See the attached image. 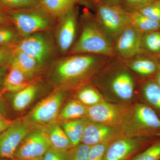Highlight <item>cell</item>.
<instances>
[{
  "label": "cell",
  "mask_w": 160,
  "mask_h": 160,
  "mask_svg": "<svg viewBox=\"0 0 160 160\" xmlns=\"http://www.w3.org/2000/svg\"><path fill=\"white\" fill-rule=\"evenodd\" d=\"M111 58L90 53L59 56L45 71L48 82L55 89L76 91L91 82Z\"/></svg>",
  "instance_id": "1"
},
{
  "label": "cell",
  "mask_w": 160,
  "mask_h": 160,
  "mask_svg": "<svg viewBox=\"0 0 160 160\" xmlns=\"http://www.w3.org/2000/svg\"><path fill=\"white\" fill-rule=\"evenodd\" d=\"M91 82L106 101L120 104H131L140 83L122 60L116 57L110 59Z\"/></svg>",
  "instance_id": "2"
},
{
  "label": "cell",
  "mask_w": 160,
  "mask_h": 160,
  "mask_svg": "<svg viewBox=\"0 0 160 160\" xmlns=\"http://www.w3.org/2000/svg\"><path fill=\"white\" fill-rule=\"evenodd\" d=\"M90 53L114 57L112 42L103 30L95 14L84 11L79 18L77 37L67 55Z\"/></svg>",
  "instance_id": "3"
},
{
  "label": "cell",
  "mask_w": 160,
  "mask_h": 160,
  "mask_svg": "<svg viewBox=\"0 0 160 160\" xmlns=\"http://www.w3.org/2000/svg\"><path fill=\"white\" fill-rule=\"evenodd\" d=\"M125 136L158 137L160 133V118L145 103L130 104L121 127Z\"/></svg>",
  "instance_id": "4"
},
{
  "label": "cell",
  "mask_w": 160,
  "mask_h": 160,
  "mask_svg": "<svg viewBox=\"0 0 160 160\" xmlns=\"http://www.w3.org/2000/svg\"><path fill=\"white\" fill-rule=\"evenodd\" d=\"M2 12L7 16L22 38L39 32L53 30L57 22L58 19L48 14L41 5Z\"/></svg>",
  "instance_id": "5"
},
{
  "label": "cell",
  "mask_w": 160,
  "mask_h": 160,
  "mask_svg": "<svg viewBox=\"0 0 160 160\" xmlns=\"http://www.w3.org/2000/svg\"><path fill=\"white\" fill-rule=\"evenodd\" d=\"M15 48L34 58L43 72L59 56L53 30L39 32L23 38Z\"/></svg>",
  "instance_id": "6"
},
{
  "label": "cell",
  "mask_w": 160,
  "mask_h": 160,
  "mask_svg": "<svg viewBox=\"0 0 160 160\" xmlns=\"http://www.w3.org/2000/svg\"><path fill=\"white\" fill-rule=\"evenodd\" d=\"M97 19L110 40H113L121 30L129 24V12L117 2L99 0L95 6Z\"/></svg>",
  "instance_id": "7"
},
{
  "label": "cell",
  "mask_w": 160,
  "mask_h": 160,
  "mask_svg": "<svg viewBox=\"0 0 160 160\" xmlns=\"http://www.w3.org/2000/svg\"><path fill=\"white\" fill-rule=\"evenodd\" d=\"M67 92L62 89H55L38 103L24 120L32 126H46L56 122L60 107Z\"/></svg>",
  "instance_id": "8"
},
{
  "label": "cell",
  "mask_w": 160,
  "mask_h": 160,
  "mask_svg": "<svg viewBox=\"0 0 160 160\" xmlns=\"http://www.w3.org/2000/svg\"><path fill=\"white\" fill-rule=\"evenodd\" d=\"M79 18L78 9L76 6L58 18L53 34L59 56L68 54L74 44L77 37Z\"/></svg>",
  "instance_id": "9"
},
{
  "label": "cell",
  "mask_w": 160,
  "mask_h": 160,
  "mask_svg": "<svg viewBox=\"0 0 160 160\" xmlns=\"http://www.w3.org/2000/svg\"><path fill=\"white\" fill-rule=\"evenodd\" d=\"M159 138L124 136L109 144L103 160H127L133 154L142 151L151 146Z\"/></svg>",
  "instance_id": "10"
},
{
  "label": "cell",
  "mask_w": 160,
  "mask_h": 160,
  "mask_svg": "<svg viewBox=\"0 0 160 160\" xmlns=\"http://www.w3.org/2000/svg\"><path fill=\"white\" fill-rule=\"evenodd\" d=\"M51 147L45 126H32L17 149L14 160L42 157Z\"/></svg>",
  "instance_id": "11"
},
{
  "label": "cell",
  "mask_w": 160,
  "mask_h": 160,
  "mask_svg": "<svg viewBox=\"0 0 160 160\" xmlns=\"http://www.w3.org/2000/svg\"><path fill=\"white\" fill-rule=\"evenodd\" d=\"M129 105L104 101L88 107L87 118L91 122L120 128Z\"/></svg>",
  "instance_id": "12"
},
{
  "label": "cell",
  "mask_w": 160,
  "mask_h": 160,
  "mask_svg": "<svg viewBox=\"0 0 160 160\" xmlns=\"http://www.w3.org/2000/svg\"><path fill=\"white\" fill-rule=\"evenodd\" d=\"M142 34L130 24L126 26L118 33L112 42L114 57L124 61L142 54Z\"/></svg>",
  "instance_id": "13"
},
{
  "label": "cell",
  "mask_w": 160,
  "mask_h": 160,
  "mask_svg": "<svg viewBox=\"0 0 160 160\" xmlns=\"http://www.w3.org/2000/svg\"><path fill=\"white\" fill-rule=\"evenodd\" d=\"M32 128L25 120H17L0 134V159L14 160L17 149Z\"/></svg>",
  "instance_id": "14"
},
{
  "label": "cell",
  "mask_w": 160,
  "mask_h": 160,
  "mask_svg": "<svg viewBox=\"0 0 160 160\" xmlns=\"http://www.w3.org/2000/svg\"><path fill=\"white\" fill-rule=\"evenodd\" d=\"M124 136L120 127L94 122L89 120L84 128L81 143L90 147L102 143H111Z\"/></svg>",
  "instance_id": "15"
},
{
  "label": "cell",
  "mask_w": 160,
  "mask_h": 160,
  "mask_svg": "<svg viewBox=\"0 0 160 160\" xmlns=\"http://www.w3.org/2000/svg\"><path fill=\"white\" fill-rule=\"evenodd\" d=\"M123 61L139 81L153 78L160 70L155 60L144 54Z\"/></svg>",
  "instance_id": "16"
},
{
  "label": "cell",
  "mask_w": 160,
  "mask_h": 160,
  "mask_svg": "<svg viewBox=\"0 0 160 160\" xmlns=\"http://www.w3.org/2000/svg\"><path fill=\"white\" fill-rule=\"evenodd\" d=\"M12 64L19 68L30 82L39 78L40 74L43 72L36 60L16 48L13 51Z\"/></svg>",
  "instance_id": "17"
},
{
  "label": "cell",
  "mask_w": 160,
  "mask_h": 160,
  "mask_svg": "<svg viewBox=\"0 0 160 160\" xmlns=\"http://www.w3.org/2000/svg\"><path fill=\"white\" fill-rule=\"evenodd\" d=\"M39 78L34 80L21 91L9 93L11 105L15 111H22L31 104L41 89Z\"/></svg>",
  "instance_id": "18"
},
{
  "label": "cell",
  "mask_w": 160,
  "mask_h": 160,
  "mask_svg": "<svg viewBox=\"0 0 160 160\" xmlns=\"http://www.w3.org/2000/svg\"><path fill=\"white\" fill-rule=\"evenodd\" d=\"M138 93L143 102L151 107L160 118V87L154 78L140 81Z\"/></svg>",
  "instance_id": "19"
},
{
  "label": "cell",
  "mask_w": 160,
  "mask_h": 160,
  "mask_svg": "<svg viewBox=\"0 0 160 160\" xmlns=\"http://www.w3.org/2000/svg\"><path fill=\"white\" fill-rule=\"evenodd\" d=\"M31 82L28 81L19 68L12 64L3 81L2 92L5 93H15L26 88Z\"/></svg>",
  "instance_id": "20"
},
{
  "label": "cell",
  "mask_w": 160,
  "mask_h": 160,
  "mask_svg": "<svg viewBox=\"0 0 160 160\" xmlns=\"http://www.w3.org/2000/svg\"><path fill=\"white\" fill-rule=\"evenodd\" d=\"M51 147L61 150H69L72 144L60 123L55 122L45 126Z\"/></svg>",
  "instance_id": "21"
},
{
  "label": "cell",
  "mask_w": 160,
  "mask_h": 160,
  "mask_svg": "<svg viewBox=\"0 0 160 160\" xmlns=\"http://www.w3.org/2000/svg\"><path fill=\"white\" fill-rule=\"evenodd\" d=\"M88 107L78 100L69 101L59 112L57 119L61 122L87 118Z\"/></svg>",
  "instance_id": "22"
},
{
  "label": "cell",
  "mask_w": 160,
  "mask_h": 160,
  "mask_svg": "<svg viewBox=\"0 0 160 160\" xmlns=\"http://www.w3.org/2000/svg\"><path fill=\"white\" fill-rule=\"evenodd\" d=\"M76 91L77 99L87 107L106 101L99 90L92 82L82 86Z\"/></svg>",
  "instance_id": "23"
},
{
  "label": "cell",
  "mask_w": 160,
  "mask_h": 160,
  "mask_svg": "<svg viewBox=\"0 0 160 160\" xmlns=\"http://www.w3.org/2000/svg\"><path fill=\"white\" fill-rule=\"evenodd\" d=\"M89 121L86 118L60 123L73 147L81 143L84 128Z\"/></svg>",
  "instance_id": "24"
},
{
  "label": "cell",
  "mask_w": 160,
  "mask_h": 160,
  "mask_svg": "<svg viewBox=\"0 0 160 160\" xmlns=\"http://www.w3.org/2000/svg\"><path fill=\"white\" fill-rule=\"evenodd\" d=\"M77 4L78 0H42L40 5L48 14L58 19Z\"/></svg>",
  "instance_id": "25"
},
{
  "label": "cell",
  "mask_w": 160,
  "mask_h": 160,
  "mask_svg": "<svg viewBox=\"0 0 160 160\" xmlns=\"http://www.w3.org/2000/svg\"><path fill=\"white\" fill-rule=\"evenodd\" d=\"M141 49L142 54L155 60L160 54V30L143 33Z\"/></svg>",
  "instance_id": "26"
},
{
  "label": "cell",
  "mask_w": 160,
  "mask_h": 160,
  "mask_svg": "<svg viewBox=\"0 0 160 160\" xmlns=\"http://www.w3.org/2000/svg\"><path fill=\"white\" fill-rule=\"evenodd\" d=\"M129 24L142 34L160 30V22L146 17L138 11L129 12Z\"/></svg>",
  "instance_id": "27"
},
{
  "label": "cell",
  "mask_w": 160,
  "mask_h": 160,
  "mask_svg": "<svg viewBox=\"0 0 160 160\" xmlns=\"http://www.w3.org/2000/svg\"><path fill=\"white\" fill-rule=\"evenodd\" d=\"M22 38L12 24L0 25V46L15 48Z\"/></svg>",
  "instance_id": "28"
},
{
  "label": "cell",
  "mask_w": 160,
  "mask_h": 160,
  "mask_svg": "<svg viewBox=\"0 0 160 160\" xmlns=\"http://www.w3.org/2000/svg\"><path fill=\"white\" fill-rule=\"evenodd\" d=\"M42 0H0V12L14 11L39 6Z\"/></svg>",
  "instance_id": "29"
},
{
  "label": "cell",
  "mask_w": 160,
  "mask_h": 160,
  "mask_svg": "<svg viewBox=\"0 0 160 160\" xmlns=\"http://www.w3.org/2000/svg\"><path fill=\"white\" fill-rule=\"evenodd\" d=\"M131 160H160V137Z\"/></svg>",
  "instance_id": "30"
},
{
  "label": "cell",
  "mask_w": 160,
  "mask_h": 160,
  "mask_svg": "<svg viewBox=\"0 0 160 160\" xmlns=\"http://www.w3.org/2000/svg\"><path fill=\"white\" fill-rule=\"evenodd\" d=\"M136 11L139 12L150 19L160 22L159 1L146 5Z\"/></svg>",
  "instance_id": "31"
},
{
  "label": "cell",
  "mask_w": 160,
  "mask_h": 160,
  "mask_svg": "<svg viewBox=\"0 0 160 160\" xmlns=\"http://www.w3.org/2000/svg\"><path fill=\"white\" fill-rule=\"evenodd\" d=\"M71 149L61 150L51 147L43 155V160H69Z\"/></svg>",
  "instance_id": "32"
},
{
  "label": "cell",
  "mask_w": 160,
  "mask_h": 160,
  "mask_svg": "<svg viewBox=\"0 0 160 160\" xmlns=\"http://www.w3.org/2000/svg\"><path fill=\"white\" fill-rule=\"evenodd\" d=\"M159 0H119V3L126 11H136Z\"/></svg>",
  "instance_id": "33"
},
{
  "label": "cell",
  "mask_w": 160,
  "mask_h": 160,
  "mask_svg": "<svg viewBox=\"0 0 160 160\" xmlns=\"http://www.w3.org/2000/svg\"><path fill=\"white\" fill-rule=\"evenodd\" d=\"M90 146L80 143L71 149L69 160H88Z\"/></svg>",
  "instance_id": "34"
},
{
  "label": "cell",
  "mask_w": 160,
  "mask_h": 160,
  "mask_svg": "<svg viewBox=\"0 0 160 160\" xmlns=\"http://www.w3.org/2000/svg\"><path fill=\"white\" fill-rule=\"evenodd\" d=\"M14 48L0 46V66L9 68L13 61Z\"/></svg>",
  "instance_id": "35"
},
{
  "label": "cell",
  "mask_w": 160,
  "mask_h": 160,
  "mask_svg": "<svg viewBox=\"0 0 160 160\" xmlns=\"http://www.w3.org/2000/svg\"><path fill=\"white\" fill-rule=\"evenodd\" d=\"M110 143H102L90 146L88 160H103L106 149Z\"/></svg>",
  "instance_id": "36"
},
{
  "label": "cell",
  "mask_w": 160,
  "mask_h": 160,
  "mask_svg": "<svg viewBox=\"0 0 160 160\" xmlns=\"http://www.w3.org/2000/svg\"><path fill=\"white\" fill-rule=\"evenodd\" d=\"M13 122L5 118H0V134L10 127Z\"/></svg>",
  "instance_id": "37"
},
{
  "label": "cell",
  "mask_w": 160,
  "mask_h": 160,
  "mask_svg": "<svg viewBox=\"0 0 160 160\" xmlns=\"http://www.w3.org/2000/svg\"><path fill=\"white\" fill-rule=\"evenodd\" d=\"M99 0H78V4L85 6L88 9L94 10L95 6Z\"/></svg>",
  "instance_id": "38"
},
{
  "label": "cell",
  "mask_w": 160,
  "mask_h": 160,
  "mask_svg": "<svg viewBox=\"0 0 160 160\" xmlns=\"http://www.w3.org/2000/svg\"><path fill=\"white\" fill-rule=\"evenodd\" d=\"M9 68L0 66V85L2 84L3 81Z\"/></svg>",
  "instance_id": "39"
},
{
  "label": "cell",
  "mask_w": 160,
  "mask_h": 160,
  "mask_svg": "<svg viewBox=\"0 0 160 160\" xmlns=\"http://www.w3.org/2000/svg\"><path fill=\"white\" fill-rule=\"evenodd\" d=\"M12 24L6 14L0 12V25Z\"/></svg>",
  "instance_id": "40"
},
{
  "label": "cell",
  "mask_w": 160,
  "mask_h": 160,
  "mask_svg": "<svg viewBox=\"0 0 160 160\" xmlns=\"http://www.w3.org/2000/svg\"><path fill=\"white\" fill-rule=\"evenodd\" d=\"M6 111L5 105L0 97V118H6Z\"/></svg>",
  "instance_id": "41"
},
{
  "label": "cell",
  "mask_w": 160,
  "mask_h": 160,
  "mask_svg": "<svg viewBox=\"0 0 160 160\" xmlns=\"http://www.w3.org/2000/svg\"><path fill=\"white\" fill-rule=\"evenodd\" d=\"M155 82L160 87V70H159L154 78Z\"/></svg>",
  "instance_id": "42"
},
{
  "label": "cell",
  "mask_w": 160,
  "mask_h": 160,
  "mask_svg": "<svg viewBox=\"0 0 160 160\" xmlns=\"http://www.w3.org/2000/svg\"><path fill=\"white\" fill-rule=\"evenodd\" d=\"M155 60L156 62L158 67L159 69L160 70V54L158 57L157 58H156V59Z\"/></svg>",
  "instance_id": "43"
},
{
  "label": "cell",
  "mask_w": 160,
  "mask_h": 160,
  "mask_svg": "<svg viewBox=\"0 0 160 160\" xmlns=\"http://www.w3.org/2000/svg\"><path fill=\"white\" fill-rule=\"evenodd\" d=\"M17 160H43V157L39 158H34L25 159H20Z\"/></svg>",
  "instance_id": "44"
},
{
  "label": "cell",
  "mask_w": 160,
  "mask_h": 160,
  "mask_svg": "<svg viewBox=\"0 0 160 160\" xmlns=\"http://www.w3.org/2000/svg\"><path fill=\"white\" fill-rule=\"evenodd\" d=\"M103 1H110V2H119V0H103Z\"/></svg>",
  "instance_id": "45"
},
{
  "label": "cell",
  "mask_w": 160,
  "mask_h": 160,
  "mask_svg": "<svg viewBox=\"0 0 160 160\" xmlns=\"http://www.w3.org/2000/svg\"><path fill=\"white\" fill-rule=\"evenodd\" d=\"M158 137H160V133L158 135Z\"/></svg>",
  "instance_id": "46"
},
{
  "label": "cell",
  "mask_w": 160,
  "mask_h": 160,
  "mask_svg": "<svg viewBox=\"0 0 160 160\" xmlns=\"http://www.w3.org/2000/svg\"><path fill=\"white\" fill-rule=\"evenodd\" d=\"M0 160H6L2 159H0Z\"/></svg>",
  "instance_id": "47"
},
{
  "label": "cell",
  "mask_w": 160,
  "mask_h": 160,
  "mask_svg": "<svg viewBox=\"0 0 160 160\" xmlns=\"http://www.w3.org/2000/svg\"><path fill=\"white\" fill-rule=\"evenodd\" d=\"M159 2H160V0H159Z\"/></svg>",
  "instance_id": "48"
}]
</instances>
